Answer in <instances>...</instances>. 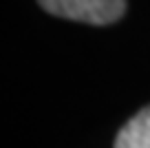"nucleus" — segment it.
<instances>
[{
  "mask_svg": "<svg viewBox=\"0 0 150 148\" xmlns=\"http://www.w3.org/2000/svg\"><path fill=\"white\" fill-rule=\"evenodd\" d=\"M115 148H150V106L141 108L122 126Z\"/></svg>",
  "mask_w": 150,
  "mask_h": 148,
  "instance_id": "2",
  "label": "nucleus"
},
{
  "mask_svg": "<svg viewBox=\"0 0 150 148\" xmlns=\"http://www.w3.org/2000/svg\"><path fill=\"white\" fill-rule=\"evenodd\" d=\"M47 14L86 24H112L126 11V0H38Z\"/></svg>",
  "mask_w": 150,
  "mask_h": 148,
  "instance_id": "1",
  "label": "nucleus"
}]
</instances>
